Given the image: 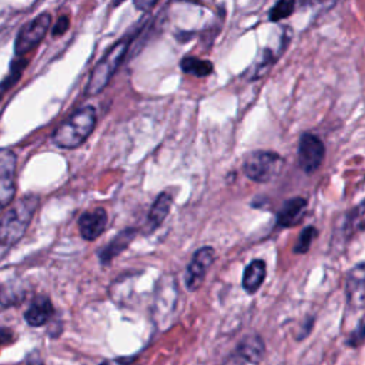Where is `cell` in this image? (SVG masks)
<instances>
[{"mask_svg":"<svg viewBox=\"0 0 365 365\" xmlns=\"http://www.w3.org/2000/svg\"><path fill=\"white\" fill-rule=\"evenodd\" d=\"M14 339V334L9 328H0V348L9 345Z\"/></svg>","mask_w":365,"mask_h":365,"instance_id":"23","label":"cell"},{"mask_svg":"<svg viewBox=\"0 0 365 365\" xmlns=\"http://www.w3.org/2000/svg\"><path fill=\"white\" fill-rule=\"evenodd\" d=\"M265 274H267V269H265V262L262 259L251 261L244 269V275H242L244 289L248 294L257 292L265 279Z\"/></svg>","mask_w":365,"mask_h":365,"instance_id":"15","label":"cell"},{"mask_svg":"<svg viewBox=\"0 0 365 365\" xmlns=\"http://www.w3.org/2000/svg\"><path fill=\"white\" fill-rule=\"evenodd\" d=\"M96 110L91 106H84L76 110L66 121H63L53 133V143L60 148H77L81 145L96 127Z\"/></svg>","mask_w":365,"mask_h":365,"instance_id":"1","label":"cell"},{"mask_svg":"<svg viewBox=\"0 0 365 365\" xmlns=\"http://www.w3.org/2000/svg\"><path fill=\"white\" fill-rule=\"evenodd\" d=\"M107 227V212L104 208H94L84 212L78 220V230L84 240L93 241L103 234Z\"/></svg>","mask_w":365,"mask_h":365,"instance_id":"9","label":"cell"},{"mask_svg":"<svg viewBox=\"0 0 365 365\" xmlns=\"http://www.w3.org/2000/svg\"><path fill=\"white\" fill-rule=\"evenodd\" d=\"M133 38H134V33H127L94 66V68L90 74L88 83L86 86V93L88 96H96L106 88V86L110 83L111 77L117 71L118 66L124 60V56L127 54V50H128Z\"/></svg>","mask_w":365,"mask_h":365,"instance_id":"3","label":"cell"},{"mask_svg":"<svg viewBox=\"0 0 365 365\" xmlns=\"http://www.w3.org/2000/svg\"><path fill=\"white\" fill-rule=\"evenodd\" d=\"M305 210H307L305 198H302V197L289 198L279 210L277 221L281 227H294L302 220Z\"/></svg>","mask_w":365,"mask_h":365,"instance_id":"10","label":"cell"},{"mask_svg":"<svg viewBox=\"0 0 365 365\" xmlns=\"http://www.w3.org/2000/svg\"><path fill=\"white\" fill-rule=\"evenodd\" d=\"M27 63H29L27 58H24L23 56H16L14 61L10 66L9 74L0 81V98L4 96V93L9 88H11L19 81V78L21 77V73L24 71V67L27 66Z\"/></svg>","mask_w":365,"mask_h":365,"instance_id":"18","label":"cell"},{"mask_svg":"<svg viewBox=\"0 0 365 365\" xmlns=\"http://www.w3.org/2000/svg\"><path fill=\"white\" fill-rule=\"evenodd\" d=\"M101 365H107V364H101Z\"/></svg>","mask_w":365,"mask_h":365,"instance_id":"25","label":"cell"},{"mask_svg":"<svg viewBox=\"0 0 365 365\" xmlns=\"http://www.w3.org/2000/svg\"><path fill=\"white\" fill-rule=\"evenodd\" d=\"M133 1H134V6L141 11H148L158 3V0H133Z\"/></svg>","mask_w":365,"mask_h":365,"instance_id":"24","label":"cell"},{"mask_svg":"<svg viewBox=\"0 0 365 365\" xmlns=\"http://www.w3.org/2000/svg\"><path fill=\"white\" fill-rule=\"evenodd\" d=\"M51 27V16L50 13H41L36 16L33 20L26 23L14 41V53L16 56H24L31 51L38 43L46 37L48 29Z\"/></svg>","mask_w":365,"mask_h":365,"instance_id":"5","label":"cell"},{"mask_svg":"<svg viewBox=\"0 0 365 365\" xmlns=\"http://www.w3.org/2000/svg\"><path fill=\"white\" fill-rule=\"evenodd\" d=\"M214 258L215 251L211 247H202L195 251L185 272V285L190 291H195L201 287L208 268L214 262Z\"/></svg>","mask_w":365,"mask_h":365,"instance_id":"8","label":"cell"},{"mask_svg":"<svg viewBox=\"0 0 365 365\" xmlns=\"http://www.w3.org/2000/svg\"><path fill=\"white\" fill-rule=\"evenodd\" d=\"M37 195H26L0 218V245L9 247L20 241L38 207Z\"/></svg>","mask_w":365,"mask_h":365,"instance_id":"2","label":"cell"},{"mask_svg":"<svg viewBox=\"0 0 365 365\" xmlns=\"http://www.w3.org/2000/svg\"><path fill=\"white\" fill-rule=\"evenodd\" d=\"M295 9V0H278L269 10L268 19L272 23H277L282 19H287L292 14Z\"/></svg>","mask_w":365,"mask_h":365,"instance_id":"19","label":"cell"},{"mask_svg":"<svg viewBox=\"0 0 365 365\" xmlns=\"http://www.w3.org/2000/svg\"><path fill=\"white\" fill-rule=\"evenodd\" d=\"M284 158L274 151H252L242 164L245 175L255 182H268L282 170Z\"/></svg>","mask_w":365,"mask_h":365,"instance_id":"4","label":"cell"},{"mask_svg":"<svg viewBox=\"0 0 365 365\" xmlns=\"http://www.w3.org/2000/svg\"><path fill=\"white\" fill-rule=\"evenodd\" d=\"M53 315V305L47 297L36 298L24 314V319L31 327L44 325Z\"/></svg>","mask_w":365,"mask_h":365,"instance_id":"13","label":"cell"},{"mask_svg":"<svg viewBox=\"0 0 365 365\" xmlns=\"http://www.w3.org/2000/svg\"><path fill=\"white\" fill-rule=\"evenodd\" d=\"M181 70L187 74L195 76V77H207L212 73V63L208 60H202L192 56H185L181 63Z\"/></svg>","mask_w":365,"mask_h":365,"instance_id":"17","label":"cell"},{"mask_svg":"<svg viewBox=\"0 0 365 365\" xmlns=\"http://www.w3.org/2000/svg\"><path fill=\"white\" fill-rule=\"evenodd\" d=\"M364 341H365V315L361 318L356 328L352 331V334L348 339V344L351 346H359Z\"/></svg>","mask_w":365,"mask_h":365,"instance_id":"21","label":"cell"},{"mask_svg":"<svg viewBox=\"0 0 365 365\" xmlns=\"http://www.w3.org/2000/svg\"><path fill=\"white\" fill-rule=\"evenodd\" d=\"M325 155L324 143L314 134L305 133L298 144V164L305 173H314L322 164Z\"/></svg>","mask_w":365,"mask_h":365,"instance_id":"7","label":"cell"},{"mask_svg":"<svg viewBox=\"0 0 365 365\" xmlns=\"http://www.w3.org/2000/svg\"><path fill=\"white\" fill-rule=\"evenodd\" d=\"M315 237H317V230H315L314 227H307V228H304V230L301 231V234H299L297 242H295L294 251H295L297 254H305V252L309 250V247H311V244H312V241H314Z\"/></svg>","mask_w":365,"mask_h":365,"instance_id":"20","label":"cell"},{"mask_svg":"<svg viewBox=\"0 0 365 365\" xmlns=\"http://www.w3.org/2000/svg\"><path fill=\"white\" fill-rule=\"evenodd\" d=\"M238 354L251 364H259L265 354V344L259 335H247L238 344Z\"/></svg>","mask_w":365,"mask_h":365,"instance_id":"14","label":"cell"},{"mask_svg":"<svg viewBox=\"0 0 365 365\" xmlns=\"http://www.w3.org/2000/svg\"><path fill=\"white\" fill-rule=\"evenodd\" d=\"M135 237V230L134 228H125L123 231H120L100 252H98V257H100V261L103 264L106 262H110L114 257H117L120 252H123L128 244L134 240Z\"/></svg>","mask_w":365,"mask_h":365,"instance_id":"12","label":"cell"},{"mask_svg":"<svg viewBox=\"0 0 365 365\" xmlns=\"http://www.w3.org/2000/svg\"><path fill=\"white\" fill-rule=\"evenodd\" d=\"M16 154L0 148V210L11 202L16 194Z\"/></svg>","mask_w":365,"mask_h":365,"instance_id":"6","label":"cell"},{"mask_svg":"<svg viewBox=\"0 0 365 365\" xmlns=\"http://www.w3.org/2000/svg\"><path fill=\"white\" fill-rule=\"evenodd\" d=\"M68 27H70V20H68V17H67V16H61V17L57 20V23H54L51 33H53L54 37H58V36L64 34V33L68 30Z\"/></svg>","mask_w":365,"mask_h":365,"instance_id":"22","label":"cell"},{"mask_svg":"<svg viewBox=\"0 0 365 365\" xmlns=\"http://www.w3.org/2000/svg\"><path fill=\"white\" fill-rule=\"evenodd\" d=\"M171 202H173V197L170 192H161L154 204L150 208L148 217H147V224H148V230L153 231L155 228H158L161 225V222L164 221V218L168 215V211L171 208Z\"/></svg>","mask_w":365,"mask_h":365,"instance_id":"16","label":"cell"},{"mask_svg":"<svg viewBox=\"0 0 365 365\" xmlns=\"http://www.w3.org/2000/svg\"><path fill=\"white\" fill-rule=\"evenodd\" d=\"M346 295L354 307H361L365 301V267L359 265L351 269L346 277Z\"/></svg>","mask_w":365,"mask_h":365,"instance_id":"11","label":"cell"}]
</instances>
